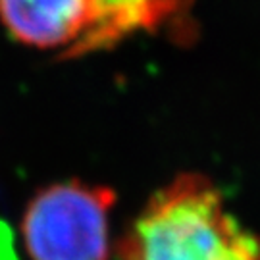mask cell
Instances as JSON below:
<instances>
[{
  "instance_id": "obj_1",
  "label": "cell",
  "mask_w": 260,
  "mask_h": 260,
  "mask_svg": "<svg viewBox=\"0 0 260 260\" xmlns=\"http://www.w3.org/2000/svg\"><path fill=\"white\" fill-rule=\"evenodd\" d=\"M118 249L121 260H260V237L208 177L185 172L150 197Z\"/></svg>"
},
{
  "instance_id": "obj_2",
  "label": "cell",
  "mask_w": 260,
  "mask_h": 260,
  "mask_svg": "<svg viewBox=\"0 0 260 260\" xmlns=\"http://www.w3.org/2000/svg\"><path fill=\"white\" fill-rule=\"evenodd\" d=\"M116 193L106 185L64 181L31 199L21 235L31 260H108Z\"/></svg>"
},
{
  "instance_id": "obj_3",
  "label": "cell",
  "mask_w": 260,
  "mask_h": 260,
  "mask_svg": "<svg viewBox=\"0 0 260 260\" xmlns=\"http://www.w3.org/2000/svg\"><path fill=\"white\" fill-rule=\"evenodd\" d=\"M0 19L19 43L74 58L87 31V0H0Z\"/></svg>"
},
{
  "instance_id": "obj_4",
  "label": "cell",
  "mask_w": 260,
  "mask_h": 260,
  "mask_svg": "<svg viewBox=\"0 0 260 260\" xmlns=\"http://www.w3.org/2000/svg\"><path fill=\"white\" fill-rule=\"evenodd\" d=\"M195 0H87V31L75 50L85 56L114 47L139 31L156 29L187 18Z\"/></svg>"
}]
</instances>
